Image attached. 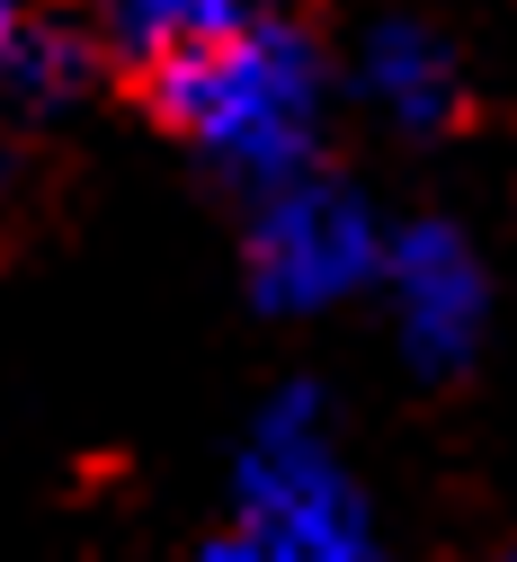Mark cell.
Instances as JSON below:
<instances>
[{
  "label": "cell",
  "instance_id": "6da1fadb",
  "mask_svg": "<svg viewBox=\"0 0 517 562\" xmlns=\"http://www.w3.org/2000/svg\"><path fill=\"white\" fill-rule=\"evenodd\" d=\"M153 116L196 144L214 170L250 179L259 196L313 170V134H322V54L294 19H250L241 36L179 54L161 72H143Z\"/></svg>",
  "mask_w": 517,
  "mask_h": 562
},
{
  "label": "cell",
  "instance_id": "7a4b0ae2",
  "mask_svg": "<svg viewBox=\"0 0 517 562\" xmlns=\"http://www.w3.org/2000/svg\"><path fill=\"white\" fill-rule=\"evenodd\" d=\"M233 491H241V536L268 562H384L375 518H366L357 482L339 473V456L322 438V393H304V384H285L259 411Z\"/></svg>",
  "mask_w": 517,
  "mask_h": 562
},
{
  "label": "cell",
  "instance_id": "3957f363",
  "mask_svg": "<svg viewBox=\"0 0 517 562\" xmlns=\"http://www.w3.org/2000/svg\"><path fill=\"white\" fill-rule=\"evenodd\" d=\"M384 233H375V205H366L348 179H285L259 196V224H250V295L268 313H330L339 295L375 286L384 277Z\"/></svg>",
  "mask_w": 517,
  "mask_h": 562
},
{
  "label": "cell",
  "instance_id": "277c9868",
  "mask_svg": "<svg viewBox=\"0 0 517 562\" xmlns=\"http://www.w3.org/2000/svg\"><path fill=\"white\" fill-rule=\"evenodd\" d=\"M384 295H393V330L411 348L419 375H456L473 348H482V322H491V286H482V259L456 224H411L393 233L384 250Z\"/></svg>",
  "mask_w": 517,
  "mask_h": 562
},
{
  "label": "cell",
  "instance_id": "5b68a950",
  "mask_svg": "<svg viewBox=\"0 0 517 562\" xmlns=\"http://www.w3.org/2000/svg\"><path fill=\"white\" fill-rule=\"evenodd\" d=\"M357 90L375 99L393 125L437 134L456 116V54H447V36L419 27V19H384L375 36H366V54H357Z\"/></svg>",
  "mask_w": 517,
  "mask_h": 562
},
{
  "label": "cell",
  "instance_id": "8992f818",
  "mask_svg": "<svg viewBox=\"0 0 517 562\" xmlns=\"http://www.w3.org/2000/svg\"><path fill=\"white\" fill-rule=\"evenodd\" d=\"M259 19V0H116V45L143 63V72H161L179 54H205L224 45Z\"/></svg>",
  "mask_w": 517,
  "mask_h": 562
},
{
  "label": "cell",
  "instance_id": "52a82bcc",
  "mask_svg": "<svg viewBox=\"0 0 517 562\" xmlns=\"http://www.w3.org/2000/svg\"><path fill=\"white\" fill-rule=\"evenodd\" d=\"M81 72H90V45L71 36V27H54V19H36V27L19 36V54L0 63V90L27 99V108H54V99L81 90Z\"/></svg>",
  "mask_w": 517,
  "mask_h": 562
},
{
  "label": "cell",
  "instance_id": "ba28073f",
  "mask_svg": "<svg viewBox=\"0 0 517 562\" xmlns=\"http://www.w3.org/2000/svg\"><path fill=\"white\" fill-rule=\"evenodd\" d=\"M196 562H268V553H259V544H250V536L233 527V536H214V544H196Z\"/></svg>",
  "mask_w": 517,
  "mask_h": 562
},
{
  "label": "cell",
  "instance_id": "9c48e42d",
  "mask_svg": "<svg viewBox=\"0 0 517 562\" xmlns=\"http://www.w3.org/2000/svg\"><path fill=\"white\" fill-rule=\"evenodd\" d=\"M27 27H36V19L19 10V0H0V63H10V54H19V36H27Z\"/></svg>",
  "mask_w": 517,
  "mask_h": 562
},
{
  "label": "cell",
  "instance_id": "30bf717a",
  "mask_svg": "<svg viewBox=\"0 0 517 562\" xmlns=\"http://www.w3.org/2000/svg\"><path fill=\"white\" fill-rule=\"evenodd\" d=\"M508 562H517V553H508Z\"/></svg>",
  "mask_w": 517,
  "mask_h": 562
}]
</instances>
